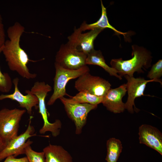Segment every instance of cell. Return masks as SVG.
Listing matches in <instances>:
<instances>
[{"instance_id": "obj_11", "label": "cell", "mask_w": 162, "mask_h": 162, "mask_svg": "<svg viewBox=\"0 0 162 162\" xmlns=\"http://www.w3.org/2000/svg\"><path fill=\"white\" fill-rule=\"evenodd\" d=\"M62 103L69 117L74 122L76 134H80L86 124L88 113L96 109L98 105L86 103Z\"/></svg>"}, {"instance_id": "obj_26", "label": "cell", "mask_w": 162, "mask_h": 162, "mask_svg": "<svg viewBox=\"0 0 162 162\" xmlns=\"http://www.w3.org/2000/svg\"><path fill=\"white\" fill-rule=\"evenodd\" d=\"M2 23V18L1 14H0V23Z\"/></svg>"}, {"instance_id": "obj_9", "label": "cell", "mask_w": 162, "mask_h": 162, "mask_svg": "<svg viewBox=\"0 0 162 162\" xmlns=\"http://www.w3.org/2000/svg\"><path fill=\"white\" fill-rule=\"evenodd\" d=\"M124 76L127 80L126 90L128 95L127 101L125 103V109L131 113L134 112L133 106L134 107L135 111L137 112L139 111V110L135 106L134 100L136 98L145 95L144 93L146 84L148 82H158L162 85V81L160 79L147 80L143 78H135L134 76L127 75Z\"/></svg>"}, {"instance_id": "obj_5", "label": "cell", "mask_w": 162, "mask_h": 162, "mask_svg": "<svg viewBox=\"0 0 162 162\" xmlns=\"http://www.w3.org/2000/svg\"><path fill=\"white\" fill-rule=\"evenodd\" d=\"M26 112L16 108L0 110V135L5 146L18 136L20 122Z\"/></svg>"}, {"instance_id": "obj_22", "label": "cell", "mask_w": 162, "mask_h": 162, "mask_svg": "<svg viewBox=\"0 0 162 162\" xmlns=\"http://www.w3.org/2000/svg\"><path fill=\"white\" fill-rule=\"evenodd\" d=\"M162 76V60L160 59L152 66L147 77L150 80H158Z\"/></svg>"}, {"instance_id": "obj_19", "label": "cell", "mask_w": 162, "mask_h": 162, "mask_svg": "<svg viewBox=\"0 0 162 162\" xmlns=\"http://www.w3.org/2000/svg\"><path fill=\"white\" fill-rule=\"evenodd\" d=\"M106 147V161L117 162L122 149L121 141L115 138H110L107 141Z\"/></svg>"}, {"instance_id": "obj_14", "label": "cell", "mask_w": 162, "mask_h": 162, "mask_svg": "<svg viewBox=\"0 0 162 162\" xmlns=\"http://www.w3.org/2000/svg\"><path fill=\"white\" fill-rule=\"evenodd\" d=\"M140 143L146 145L162 155V134L157 128L143 124L139 128Z\"/></svg>"}, {"instance_id": "obj_16", "label": "cell", "mask_w": 162, "mask_h": 162, "mask_svg": "<svg viewBox=\"0 0 162 162\" xmlns=\"http://www.w3.org/2000/svg\"><path fill=\"white\" fill-rule=\"evenodd\" d=\"M101 14L99 19L96 22L90 24H87L85 21L81 24L79 28L83 32L87 30H90L94 29H100L104 30L105 28H109L113 31L116 34L122 35L125 38L128 33H124L119 31L110 25L107 17L106 8L103 5L101 0Z\"/></svg>"}, {"instance_id": "obj_1", "label": "cell", "mask_w": 162, "mask_h": 162, "mask_svg": "<svg viewBox=\"0 0 162 162\" xmlns=\"http://www.w3.org/2000/svg\"><path fill=\"white\" fill-rule=\"evenodd\" d=\"M24 32L25 28L18 22L9 27L7 30L9 39L5 41L2 52L10 70L16 71L24 78L33 79L37 75L31 73L27 66L29 62L32 61L20 44L21 37Z\"/></svg>"}, {"instance_id": "obj_25", "label": "cell", "mask_w": 162, "mask_h": 162, "mask_svg": "<svg viewBox=\"0 0 162 162\" xmlns=\"http://www.w3.org/2000/svg\"><path fill=\"white\" fill-rule=\"evenodd\" d=\"M5 147V146L4 143L0 135V152Z\"/></svg>"}, {"instance_id": "obj_24", "label": "cell", "mask_w": 162, "mask_h": 162, "mask_svg": "<svg viewBox=\"0 0 162 162\" xmlns=\"http://www.w3.org/2000/svg\"><path fill=\"white\" fill-rule=\"evenodd\" d=\"M5 34L4 25L0 23V48L2 47L5 41Z\"/></svg>"}, {"instance_id": "obj_23", "label": "cell", "mask_w": 162, "mask_h": 162, "mask_svg": "<svg viewBox=\"0 0 162 162\" xmlns=\"http://www.w3.org/2000/svg\"><path fill=\"white\" fill-rule=\"evenodd\" d=\"M4 162H28L26 157L16 158L13 155H10L5 158Z\"/></svg>"}, {"instance_id": "obj_18", "label": "cell", "mask_w": 162, "mask_h": 162, "mask_svg": "<svg viewBox=\"0 0 162 162\" xmlns=\"http://www.w3.org/2000/svg\"><path fill=\"white\" fill-rule=\"evenodd\" d=\"M103 97L95 96L86 92L80 91L75 96H71L69 98L63 97L59 99L62 103H86L98 105V104L101 103Z\"/></svg>"}, {"instance_id": "obj_10", "label": "cell", "mask_w": 162, "mask_h": 162, "mask_svg": "<svg viewBox=\"0 0 162 162\" xmlns=\"http://www.w3.org/2000/svg\"><path fill=\"white\" fill-rule=\"evenodd\" d=\"M103 30L94 29L83 33L79 28H75L73 33L68 37L67 43L87 55L94 50V40Z\"/></svg>"}, {"instance_id": "obj_20", "label": "cell", "mask_w": 162, "mask_h": 162, "mask_svg": "<svg viewBox=\"0 0 162 162\" xmlns=\"http://www.w3.org/2000/svg\"><path fill=\"white\" fill-rule=\"evenodd\" d=\"M31 144L28 145L25 149V153L28 162H45L44 153L43 151L38 152L33 150Z\"/></svg>"}, {"instance_id": "obj_21", "label": "cell", "mask_w": 162, "mask_h": 162, "mask_svg": "<svg viewBox=\"0 0 162 162\" xmlns=\"http://www.w3.org/2000/svg\"><path fill=\"white\" fill-rule=\"evenodd\" d=\"M3 46L0 48V55L2 52ZM12 81L9 74L2 73L0 68V92L3 93L9 92L12 88Z\"/></svg>"}, {"instance_id": "obj_12", "label": "cell", "mask_w": 162, "mask_h": 162, "mask_svg": "<svg viewBox=\"0 0 162 162\" xmlns=\"http://www.w3.org/2000/svg\"><path fill=\"white\" fill-rule=\"evenodd\" d=\"M19 79L16 77L12 81L14 86V91L12 94H2L0 95V101L5 99H10L17 102L20 107L25 108L27 112L31 116L34 107L38 108V101L37 97L33 94L30 90H26V95H23L18 88Z\"/></svg>"}, {"instance_id": "obj_8", "label": "cell", "mask_w": 162, "mask_h": 162, "mask_svg": "<svg viewBox=\"0 0 162 162\" xmlns=\"http://www.w3.org/2000/svg\"><path fill=\"white\" fill-rule=\"evenodd\" d=\"M32 118V116H31L29 124L26 131L11 140L0 152V161L10 155L16 157L20 154H24L25 149L26 146L32 143L33 141L28 139L37 135L34 134V128L31 125Z\"/></svg>"}, {"instance_id": "obj_15", "label": "cell", "mask_w": 162, "mask_h": 162, "mask_svg": "<svg viewBox=\"0 0 162 162\" xmlns=\"http://www.w3.org/2000/svg\"><path fill=\"white\" fill-rule=\"evenodd\" d=\"M45 162H73L70 153L62 146L50 144L43 149Z\"/></svg>"}, {"instance_id": "obj_13", "label": "cell", "mask_w": 162, "mask_h": 162, "mask_svg": "<svg viewBox=\"0 0 162 162\" xmlns=\"http://www.w3.org/2000/svg\"><path fill=\"white\" fill-rule=\"evenodd\" d=\"M127 92L126 84L115 88H110L103 97L101 103L107 109L114 113L123 112L125 109V103L122 100Z\"/></svg>"}, {"instance_id": "obj_17", "label": "cell", "mask_w": 162, "mask_h": 162, "mask_svg": "<svg viewBox=\"0 0 162 162\" xmlns=\"http://www.w3.org/2000/svg\"><path fill=\"white\" fill-rule=\"evenodd\" d=\"M86 64L98 65L104 69L111 76H115L120 80L122 77L119 76L117 71L109 66L106 63L104 57L100 50H94L87 55Z\"/></svg>"}, {"instance_id": "obj_4", "label": "cell", "mask_w": 162, "mask_h": 162, "mask_svg": "<svg viewBox=\"0 0 162 162\" xmlns=\"http://www.w3.org/2000/svg\"><path fill=\"white\" fill-rule=\"evenodd\" d=\"M55 67L56 74L53 80V92L47 102L49 106L52 105L57 99L64 96L70 97L71 96L66 91L65 86L68 82L90 71L86 65L78 69L70 70L64 68L55 63Z\"/></svg>"}, {"instance_id": "obj_7", "label": "cell", "mask_w": 162, "mask_h": 162, "mask_svg": "<svg viewBox=\"0 0 162 162\" xmlns=\"http://www.w3.org/2000/svg\"><path fill=\"white\" fill-rule=\"evenodd\" d=\"M106 80L91 75L89 72L83 74L75 82V87L78 91H85L95 96L103 97L111 88Z\"/></svg>"}, {"instance_id": "obj_6", "label": "cell", "mask_w": 162, "mask_h": 162, "mask_svg": "<svg viewBox=\"0 0 162 162\" xmlns=\"http://www.w3.org/2000/svg\"><path fill=\"white\" fill-rule=\"evenodd\" d=\"M87 55L67 43L62 44L56 53L55 63L63 68L79 69L85 65Z\"/></svg>"}, {"instance_id": "obj_2", "label": "cell", "mask_w": 162, "mask_h": 162, "mask_svg": "<svg viewBox=\"0 0 162 162\" xmlns=\"http://www.w3.org/2000/svg\"><path fill=\"white\" fill-rule=\"evenodd\" d=\"M131 58L124 60L122 58L112 59L111 67L122 77L127 75L133 76L135 72L143 73L142 69H148L151 66L152 57L151 52L145 48L136 45L132 46Z\"/></svg>"}, {"instance_id": "obj_3", "label": "cell", "mask_w": 162, "mask_h": 162, "mask_svg": "<svg viewBox=\"0 0 162 162\" xmlns=\"http://www.w3.org/2000/svg\"><path fill=\"white\" fill-rule=\"evenodd\" d=\"M52 90L51 86L44 82H35L30 90L37 98L38 101L39 112L41 115L44 121V125L40 130L39 133L44 134L46 132H50L53 136H57L60 133L62 123L59 119L56 120L52 123L48 120L45 100L48 93Z\"/></svg>"}]
</instances>
